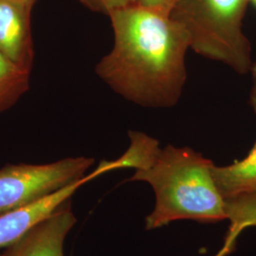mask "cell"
I'll list each match as a JSON object with an SVG mask.
<instances>
[{
    "label": "cell",
    "instance_id": "1",
    "mask_svg": "<svg viewBox=\"0 0 256 256\" xmlns=\"http://www.w3.org/2000/svg\"><path fill=\"white\" fill-rule=\"evenodd\" d=\"M114 36L96 74L128 101L149 108L178 104L186 82V30L170 16L138 3L108 14Z\"/></svg>",
    "mask_w": 256,
    "mask_h": 256
},
{
    "label": "cell",
    "instance_id": "2",
    "mask_svg": "<svg viewBox=\"0 0 256 256\" xmlns=\"http://www.w3.org/2000/svg\"><path fill=\"white\" fill-rule=\"evenodd\" d=\"M212 165L188 147L156 146L130 178L149 183L155 192V208L146 218V229L174 220H227L226 202L214 182Z\"/></svg>",
    "mask_w": 256,
    "mask_h": 256
},
{
    "label": "cell",
    "instance_id": "3",
    "mask_svg": "<svg viewBox=\"0 0 256 256\" xmlns=\"http://www.w3.org/2000/svg\"><path fill=\"white\" fill-rule=\"evenodd\" d=\"M248 0H178L170 16L186 30L190 48L236 74L252 68V46L242 30Z\"/></svg>",
    "mask_w": 256,
    "mask_h": 256
},
{
    "label": "cell",
    "instance_id": "4",
    "mask_svg": "<svg viewBox=\"0 0 256 256\" xmlns=\"http://www.w3.org/2000/svg\"><path fill=\"white\" fill-rule=\"evenodd\" d=\"M90 158H66L46 164H10L0 170V216L38 202L86 176Z\"/></svg>",
    "mask_w": 256,
    "mask_h": 256
},
{
    "label": "cell",
    "instance_id": "5",
    "mask_svg": "<svg viewBox=\"0 0 256 256\" xmlns=\"http://www.w3.org/2000/svg\"><path fill=\"white\" fill-rule=\"evenodd\" d=\"M76 218L70 198L5 248V256H64V242Z\"/></svg>",
    "mask_w": 256,
    "mask_h": 256
},
{
    "label": "cell",
    "instance_id": "6",
    "mask_svg": "<svg viewBox=\"0 0 256 256\" xmlns=\"http://www.w3.org/2000/svg\"><path fill=\"white\" fill-rule=\"evenodd\" d=\"M32 8L18 0H0V52L28 72L34 60Z\"/></svg>",
    "mask_w": 256,
    "mask_h": 256
},
{
    "label": "cell",
    "instance_id": "7",
    "mask_svg": "<svg viewBox=\"0 0 256 256\" xmlns=\"http://www.w3.org/2000/svg\"><path fill=\"white\" fill-rule=\"evenodd\" d=\"M95 178H97L96 174L92 172L38 202L0 216V248H6L16 243L38 222L46 218L63 202L70 200L78 188Z\"/></svg>",
    "mask_w": 256,
    "mask_h": 256
},
{
    "label": "cell",
    "instance_id": "8",
    "mask_svg": "<svg viewBox=\"0 0 256 256\" xmlns=\"http://www.w3.org/2000/svg\"><path fill=\"white\" fill-rule=\"evenodd\" d=\"M212 173L224 200L256 192V142L246 158L227 166L214 164Z\"/></svg>",
    "mask_w": 256,
    "mask_h": 256
},
{
    "label": "cell",
    "instance_id": "9",
    "mask_svg": "<svg viewBox=\"0 0 256 256\" xmlns=\"http://www.w3.org/2000/svg\"><path fill=\"white\" fill-rule=\"evenodd\" d=\"M30 74L0 52V112L8 110L27 92Z\"/></svg>",
    "mask_w": 256,
    "mask_h": 256
},
{
    "label": "cell",
    "instance_id": "10",
    "mask_svg": "<svg viewBox=\"0 0 256 256\" xmlns=\"http://www.w3.org/2000/svg\"><path fill=\"white\" fill-rule=\"evenodd\" d=\"M92 12L110 14L113 10L138 3V0H79Z\"/></svg>",
    "mask_w": 256,
    "mask_h": 256
},
{
    "label": "cell",
    "instance_id": "11",
    "mask_svg": "<svg viewBox=\"0 0 256 256\" xmlns=\"http://www.w3.org/2000/svg\"><path fill=\"white\" fill-rule=\"evenodd\" d=\"M178 2V0H138V4L168 16H170L174 5Z\"/></svg>",
    "mask_w": 256,
    "mask_h": 256
},
{
    "label": "cell",
    "instance_id": "12",
    "mask_svg": "<svg viewBox=\"0 0 256 256\" xmlns=\"http://www.w3.org/2000/svg\"><path fill=\"white\" fill-rule=\"evenodd\" d=\"M250 72H252V90L250 95V104L256 113V62L252 63Z\"/></svg>",
    "mask_w": 256,
    "mask_h": 256
},
{
    "label": "cell",
    "instance_id": "13",
    "mask_svg": "<svg viewBox=\"0 0 256 256\" xmlns=\"http://www.w3.org/2000/svg\"><path fill=\"white\" fill-rule=\"evenodd\" d=\"M230 252L229 248L224 247L216 256H225Z\"/></svg>",
    "mask_w": 256,
    "mask_h": 256
},
{
    "label": "cell",
    "instance_id": "14",
    "mask_svg": "<svg viewBox=\"0 0 256 256\" xmlns=\"http://www.w3.org/2000/svg\"><path fill=\"white\" fill-rule=\"evenodd\" d=\"M20 2H23V3H25V4H28V5H30V6H34V2H36V0H18Z\"/></svg>",
    "mask_w": 256,
    "mask_h": 256
},
{
    "label": "cell",
    "instance_id": "15",
    "mask_svg": "<svg viewBox=\"0 0 256 256\" xmlns=\"http://www.w3.org/2000/svg\"><path fill=\"white\" fill-rule=\"evenodd\" d=\"M250 1H252V3L256 6V0H250Z\"/></svg>",
    "mask_w": 256,
    "mask_h": 256
},
{
    "label": "cell",
    "instance_id": "16",
    "mask_svg": "<svg viewBox=\"0 0 256 256\" xmlns=\"http://www.w3.org/2000/svg\"><path fill=\"white\" fill-rule=\"evenodd\" d=\"M0 256H4V254H3V252H2V254H1V252H0Z\"/></svg>",
    "mask_w": 256,
    "mask_h": 256
}]
</instances>
